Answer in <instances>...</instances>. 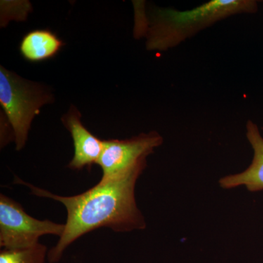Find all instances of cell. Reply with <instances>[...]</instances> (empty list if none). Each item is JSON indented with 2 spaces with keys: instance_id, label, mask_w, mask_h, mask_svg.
<instances>
[{
  "instance_id": "cell-8",
  "label": "cell",
  "mask_w": 263,
  "mask_h": 263,
  "mask_svg": "<svg viewBox=\"0 0 263 263\" xmlns=\"http://www.w3.org/2000/svg\"><path fill=\"white\" fill-rule=\"evenodd\" d=\"M65 45L50 29H34L24 34L19 51L26 61L39 63L56 57Z\"/></svg>"
},
{
  "instance_id": "cell-9",
  "label": "cell",
  "mask_w": 263,
  "mask_h": 263,
  "mask_svg": "<svg viewBox=\"0 0 263 263\" xmlns=\"http://www.w3.org/2000/svg\"><path fill=\"white\" fill-rule=\"evenodd\" d=\"M47 248L37 243L24 249H2L0 263H45Z\"/></svg>"
},
{
  "instance_id": "cell-7",
  "label": "cell",
  "mask_w": 263,
  "mask_h": 263,
  "mask_svg": "<svg viewBox=\"0 0 263 263\" xmlns=\"http://www.w3.org/2000/svg\"><path fill=\"white\" fill-rule=\"evenodd\" d=\"M247 138L254 151L252 164L243 172L221 178V187L229 190L245 186L250 192L263 190V138L258 127L250 120L247 124Z\"/></svg>"
},
{
  "instance_id": "cell-1",
  "label": "cell",
  "mask_w": 263,
  "mask_h": 263,
  "mask_svg": "<svg viewBox=\"0 0 263 263\" xmlns=\"http://www.w3.org/2000/svg\"><path fill=\"white\" fill-rule=\"evenodd\" d=\"M146 166V162H142L127 172L101 179L87 191L70 197L54 195L17 179V183L27 185L33 195L60 202L67 210L65 230L57 245L48 252V261L59 262L72 242L98 228L129 232L146 228L144 217L137 206L135 197L137 180Z\"/></svg>"
},
{
  "instance_id": "cell-4",
  "label": "cell",
  "mask_w": 263,
  "mask_h": 263,
  "mask_svg": "<svg viewBox=\"0 0 263 263\" xmlns=\"http://www.w3.org/2000/svg\"><path fill=\"white\" fill-rule=\"evenodd\" d=\"M65 224L34 219L10 197L0 196V246L6 249H24L39 243L44 235L61 236Z\"/></svg>"
},
{
  "instance_id": "cell-2",
  "label": "cell",
  "mask_w": 263,
  "mask_h": 263,
  "mask_svg": "<svg viewBox=\"0 0 263 263\" xmlns=\"http://www.w3.org/2000/svg\"><path fill=\"white\" fill-rule=\"evenodd\" d=\"M137 37H146L149 51H166L178 46L209 26L238 13H253L257 3L253 0H212L194 9L157 8L149 18L140 3H134Z\"/></svg>"
},
{
  "instance_id": "cell-6",
  "label": "cell",
  "mask_w": 263,
  "mask_h": 263,
  "mask_svg": "<svg viewBox=\"0 0 263 263\" xmlns=\"http://www.w3.org/2000/svg\"><path fill=\"white\" fill-rule=\"evenodd\" d=\"M81 118V112L73 105L62 118V122L73 141L74 155L68 167L77 171L90 170L93 164H98L103 150V141L85 127Z\"/></svg>"
},
{
  "instance_id": "cell-5",
  "label": "cell",
  "mask_w": 263,
  "mask_h": 263,
  "mask_svg": "<svg viewBox=\"0 0 263 263\" xmlns=\"http://www.w3.org/2000/svg\"><path fill=\"white\" fill-rule=\"evenodd\" d=\"M162 141V137L155 131L127 139L105 140L98 162L103 172L102 179L114 177L146 162V157L161 146Z\"/></svg>"
},
{
  "instance_id": "cell-3",
  "label": "cell",
  "mask_w": 263,
  "mask_h": 263,
  "mask_svg": "<svg viewBox=\"0 0 263 263\" xmlns=\"http://www.w3.org/2000/svg\"><path fill=\"white\" fill-rule=\"evenodd\" d=\"M53 101L51 91L44 85L0 67V105L13 129L17 151L25 146L34 117Z\"/></svg>"
}]
</instances>
